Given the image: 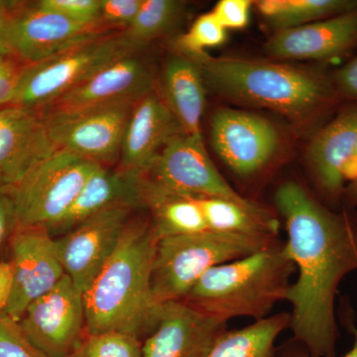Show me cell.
Instances as JSON below:
<instances>
[{"label":"cell","mask_w":357,"mask_h":357,"mask_svg":"<svg viewBox=\"0 0 357 357\" xmlns=\"http://www.w3.org/2000/svg\"><path fill=\"white\" fill-rule=\"evenodd\" d=\"M274 203L285 222L284 248L297 273L286 298L292 340L312 357H335V300L342 280L357 271V215L333 211L296 181L277 188Z\"/></svg>","instance_id":"1"},{"label":"cell","mask_w":357,"mask_h":357,"mask_svg":"<svg viewBox=\"0 0 357 357\" xmlns=\"http://www.w3.org/2000/svg\"><path fill=\"white\" fill-rule=\"evenodd\" d=\"M158 237L150 220L131 218L114 255L84 293L86 335L117 332L146 338L161 306L151 290Z\"/></svg>","instance_id":"2"},{"label":"cell","mask_w":357,"mask_h":357,"mask_svg":"<svg viewBox=\"0 0 357 357\" xmlns=\"http://www.w3.org/2000/svg\"><path fill=\"white\" fill-rule=\"evenodd\" d=\"M190 59L198 64L206 86L218 95L274 110L292 121H310L337 102L333 79L311 70L266 61L211 57L206 52Z\"/></svg>","instance_id":"3"},{"label":"cell","mask_w":357,"mask_h":357,"mask_svg":"<svg viewBox=\"0 0 357 357\" xmlns=\"http://www.w3.org/2000/svg\"><path fill=\"white\" fill-rule=\"evenodd\" d=\"M296 268L284 243L211 268L180 302L227 324L230 319L260 321L286 301Z\"/></svg>","instance_id":"4"},{"label":"cell","mask_w":357,"mask_h":357,"mask_svg":"<svg viewBox=\"0 0 357 357\" xmlns=\"http://www.w3.org/2000/svg\"><path fill=\"white\" fill-rule=\"evenodd\" d=\"M278 241L279 238L208 229L159 238L151 271L155 302L160 306L178 302L211 268L257 252Z\"/></svg>","instance_id":"5"},{"label":"cell","mask_w":357,"mask_h":357,"mask_svg":"<svg viewBox=\"0 0 357 357\" xmlns=\"http://www.w3.org/2000/svg\"><path fill=\"white\" fill-rule=\"evenodd\" d=\"M138 50L123 31L109 33L36 64L23 66L9 105L40 112L116 59Z\"/></svg>","instance_id":"6"},{"label":"cell","mask_w":357,"mask_h":357,"mask_svg":"<svg viewBox=\"0 0 357 357\" xmlns=\"http://www.w3.org/2000/svg\"><path fill=\"white\" fill-rule=\"evenodd\" d=\"M100 167L63 150L40 162L20 182L9 185L16 229L43 227L50 230L64 217L89 178Z\"/></svg>","instance_id":"7"},{"label":"cell","mask_w":357,"mask_h":357,"mask_svg":"<svg viewBox=\"0 0 357 357\" xmlns=\"http://www.w3.org/2000/svg\"><path fill=\"white\" fill-rule=\"evenodd\" d=\"M134 103H110L40 115L58 150L109 167L119 162Z\"/></svg>","instance_id":"8"},{"label":"cell","mask_w":357,"mask_h":357,"mask_svg":"<svg viewBox=\"0 0 357 357\" xmlns=\"http://www.w3.org/2000/svg\"><path fill=\"white\" fill-rule=\"evenodd\" d=\"M112 32L102 23L77 22L47 10L37 1H20L2 50L21 65H32Z\"/></svg>","instance_id":"9"},{"label":"cell","mask_w":357,"mask_h":357,"mask_svg":"<svg viewBox=\"0 0 357 357\" xmlns=\"http://www.w3.org/2000/svg\"><path fill=\"white\" fill-rule=\"evenodd\" d=\"M18 324L47 356L69 357L86 335L84 295L65 275L26 309Z\"/></svg>","instance_id":"10"},{"label":"cell","mask_w":357,"mask_h":357,"mask_svg":"<svg viewBox=\"0 0 357 357\" xmlns=\"http://www.w3.org/2000/svg\"><path fill=\"white\" fill-rule=\"evenodd\" d=\"M145 175L177 194L194 198L243 201L220 175L206 152L202 134L182 133L167 144Z\"/></svg>","instance_id":"11"},{"label":"cell","mask_w":357,"mask_h":357,"mask_svg":"<svg viewBox=\"0 0 357 357\" xmlns=\"http://www.w3.org/2000/svg\"><path fill=\"white\" fill-rule=\"evenodd\" d=\"M134 211L112 206L55 239L65 274L83 295L114 255Z\"/></svg>","instance_id":"12"},{"label":"cell","mask_w":357,"mask_h":357,"mask_svg":"<svg viewBox=\"0 0 357 357\" xmlns=\"http://www.w3.org/2000/svg\"><path fill=\"white\" fill-rule=\"evenodd\" d=\"M211 142L220 158L239 177L261 172L280 146V135L265 117L220 109L211 119Z\"/></svg>","instance_id":"13"},{"label":"cell","mask_w":357,"mask_h":357,"mask_svg":"<svg viewBox=\"0 0 357 357\" xmlns=\"http://www.w3.org/2000/svg\"><path fill=\"white\" fill-rule=\"evenodd\" d=\"M10 249L14 289L6 314L20 321L26 309L50 292L66 274L55 238L43 227L14 230Z\"/></svg>","instance_id":"14"},{"label":"cell","mask_w":357,"mask_h":357,"mask_svg":"<svg viewBox=\"0 0 357 357\" xmlns=\"http://www.w3.org/2000/svg\"><path fill=\"white\" fill-rule=\"evenodd\" d=\"M154 91L151 68L137 55L116 59L84 79L40 114L70 112L116 102H137Z\"/></svg>","instance_id":"15"},{"label":"cell","mask_w":357,"mask_h":357,"mask_svg":"<svg viewBox=\"0 0 357 357\" xmlns=\"http://www.w3.org/2000/svg\"><path fill=\"white\" fill-rule=\"evenodd\" d=\"M227 324L185 303L162 305L158 321L142 342V357H206Z\"/></svg>","instance_id":"16"},{"label":"cell","mask_w":357,"mask_h":357,"mask_svg":"<svg viewBox=\"0 0 357 357\" xmlns=\"http://www.w3.org/2000/svg\"><path fill=\"white\" fill-rule=\"evenodd\" d=\"M357 141V105L344 107L312 138L307 161L317 189L331 206L342 203L344 172Z\"/></svg>","instance_id":"17"},{"label":"cell","mask_w":357,"mask_h":357,"mask_svg":"<svg viewBox=\"0 0 357 357\" xmlns=\"http://www.w3.org/2000/svg\"><path fill=\"white\" fill-rule=\"evenodd\" d=\"M39 112L7 105L0 109V183L13 185L57 152Z\"/></svg>","instance_id":"18"},{"label":"cell","mask_w":357,"mask_h":357,"mask_svg":"<svg viewBox=\"0 0 357 357\" xmlns=\"http://www.w3.org/2000/svg\"><path fill=\"white\" fill-rule=\"evenodd\" d=\"M357 46V7L326 20L280 30L266 44L270 57L284 60H331Z\"/></svg>","instance_id":"19"},{"label":"cell","mask_w":357,"mask_h":357,"mask_svg":"<svg viewBox=\"0 0 357 357\" xmlns=\"http://www.w3.org/2000/svg\"><path fill=\"white\" fill-rule=\"evenodd\" d=\"M182 133L163 98L152 91L134 103L117 168L146 173L167 144Z\"/></svg>","instance_id":"20"},{"label":"cell","mask_w":357,"mask_h":357,"mask_svg":"<svg viewBox=\"0 0 357 357\" xmlns=\"http://www.w3.org/2000/svg\"><path fill=\"white\" fill-rule=\"evenodd\" d=\"M143 176L119 168L110 170L109 167H100L89 178L64 217L48 230L49 234L54 238L64 236L79 223L112 206L143 210Z\"/></svg>","instance_id":"21"},{"label":"cell","mask_w":357,"mask_h":357,"mask_svg":"<svg viewBox=\"0 0 357 357\" xmlns=\"http://www.w3.org/2000/svg\"><path fill=\"white\" fill-rule=\"evenodd\" d=\"M163 91L167 107L185 134H202L206 83L198 64L175 53L166 61Z\"/></svg>","instance_id":"22"},{"label":"cell","mask_w":357,"mask_h":357,"mask_svg":"<svg viewBox=\"0 0 357 357\" xmlns=\"http://www.w3.org/2000/svg\"><path fill=\"white\" fill-rule=\"evenodd\" d=\"M142 208L159 238L197 234L208 229L206 220L192 197L177 194L143 176Z\"/></svg>","instance_id":"23"},{"label":"cell","mask_w":357,"mask_h":357,"mask_svg":"<svg viewBox=\"0 0 357 357\" xmlns=\"http://www.w3.org/2000/svg\"><path fill=\"white\" fill-rule=\"evenodd\" d=\"M194 198V197H192ZM208 230L241 236L279 238L280 222L266 206L245 199L194 198Z\"/></svg>","instance_id":"24"},{"label":"cell","mask_w":357,"mask_h":357,"mask_svg":"<svg viewBox=\"0 0 357 357\" xmlns=\"http://www.w3.org/2000/svg\"><path fill=\"white\" fill-rule=\"evenodd\" d=\"M289 325L290 314L281 312L243 328H227L206 357H278L276 340Z\"/></svg>","instance_id":"25"},{"label":"cell","mask_w":357,"mask_h":357,"mask_svg":"<svg viewBox=\"0 0 357 357\" xmlns=\"http://www.w3.org/2000/svg\"><path fill=\"white\" fill-rule=\"evenodd\" d=\"M256 7L277 31L326 20L357 7L356 0H260Z\"/></svg>","instance_id":"26"},{"label":"cell","mask_w":357,"mask_h":357,"mask_svg":"<svg viewBox=\"0 0 357 357\" xmlns=\"http://www.w3.org/2000/svg\"><path fill=\"white\" fill-rule=\"evenodd\" d=\"M184 3L177 0H142L139 11L124 34L138 49L163 36L180 20Z\"/></svg>","instance_id":"27"},{"label":"cell","mask_w":357,"mask_h":357,"mask_svg":"<svg viewBox=\"0 0 357 357\" xmlns=\"http://www.w3.org/2000/svg\"><path fill=\"white\" fill-rule=\"evenodd\" d=\"M69 357H142V340L117 332L86 335Z\"/></svg>","instance_id":"28"},{"label":"cell","mask_w":357,"mask_h":357,"mask_svg":"<svg viewBox=\"0 0 357 357\" xmlns=\"http://www.w3.org/2000/svg\"><path fill=\"white\" fill-rule=\"evenodd\" d=\"M225 39L227 30L218 22L211 11L199 16L189 31L180 35L173 45L177 51L176 53L191 58L206 53V49L222 45Z\"/></svg>","instance_id":"29"},{"label":"cell","mask_w":357,"mask_h":357,"mask_svg":"<svg viewBox=\"0 0 357 357\" xmlns=\"http://www.w3.org/2000/svg\"><path fill=\"white\" fill-rule=\"evenodd\" d=\"M0 357H48L30 342L18 324L0 312Z\"/></svg>","instance_id":"30"},{"label":"cell","mask_w":357,"mask_h":357,"mask_svg":"<svg viewBox=\"0 0 357 357\" xmlns=\"http://www.w3.org/2000/svg\"><path fill=\"white\" fill-rule=\"evenodd\" d=\"M38 6L77 22L100 23L102 0H40Z\"/></svg>","instance_id":"31"},{"label":"cell","mask_w":357,"mask_h":357,"mask_svg":"<svg viewBox=\"0 0 357 357\" xmlns=\"http://www.w3.org/2000/svg\"><path fill=\"white\" fill-rule=\"evenodd\" d=\"M142 0H102L100 21L114 31L128 29L139 11Z\"/></svg>","instance_id":"32"},{"label":"cell","mask_w":357,"mask_h":357,"mask_svg":"<svg viewBox=\"0 0 357 357\" xmlns=\"http://www.w3.org/2000/svg\"><path fill=\"white\" fill-rule=\"evenodd\" d=\"M252 1L249 0H220L211 13L227 29H243L248 24Z\"/></svg>","instance_id":"33"},{"label":"cell","mask_w":357,"mask_h":357,"mask_svg":"<svg viewBox=\"0 0 357 357\" xmlns=\"http://www.w3.org/2000/svg\"><path fill=\"white\" fill-rule=\"evenodd\" d=\"M22 67L13 56L0 50V109L13 102Z\"/></svg>","instance_id":"34"},{"label":"cell","mask_w":357,"mask_h":357,"mask_svg":"<svg viewBox=\"0 0 357 357\" xmlns=\"http://www.w3.org/2000/svg\"><path fill=\"white\" fill-rule=\"evenodd\" d=\"M342 321L345 328L351 333L352 345L351 349L342 357H357V326L352 316L351 309L347 305H342ZM278 357H312L302 344L291 340L287 344L278 349Z\"/></svg>","instance_id":"35"},{"label":"cell","mask_w":357,"mask_h":357,"mask_svg":"<svg viewBox=\"0 0 357 357\" xmlns=\"http://www.w3.org/2000/svg\"><path fill=\"white\" fill-rule=\"evenodd\" d=\"M16 229L15 211L9 185L0 183V249Z\"/></svg>","instance_id":"36"},{"label":"cell","mask_w":357,"mask_h":357,"mask_svg":"<svg viewBox=\"0 0 357 357\" xmlns=\"http://www.w3.org/2000/svg\"><path fill=\"white\" fill-rule=\"evenodd\" d=\"M333 83L338 95L357 102V57L335 73Z\"/></svg>","instance_id":"37"},{"label":"cell","mask_w":357,"mask_h":357,"mask_svg":"<svg viewBox=\"0 0 357 357\" xmlns=\"http://www.w3.org/2000/svg\"><path fill=\"white\" fill-rule=\"evenodd\" d=\"M14 269L13 262L0 261V312L6 314L13 297Z\"/></svg>","instance_id":"38"},{"label":"cell","mask_w":357,"mask_h":357,"mask_svg":"<svg viewBox=\"0 0 357 357\" xmlns=\"http://www.w3.org/2000/svg\"><path fill=\"white\" fill-rule=\"evenodd\" d=\"M18 4H20V1L0 0V50H2L7 29L13 20Z\"/></svg>","instance_id":"39"},{"label":"cell","mask_w":357,"mask_h":357,"mask_svg":"<svg viewBox=\"0 0 357 357\" xmlns=\"http://www.w3.org/2000/svg\"><path fill=\"white\" fill-rule=\"evenodd\" d=\"M344 178L347 185L357 182V141L354 153H352L351 158L345 169Z\"/></svg>","instance_id":"40"},{"label":"cell","mask_w":357,"mask_h":357,"mask_svg":"<svg viewBox=\"0 0 357 357\" xmlns=\"http://www.w3.org/2000/svg\"><path fill=\"white\" fill-rule=\"evenodd\" d=\"M342 203L347 208H356L357 206V182L351 183L345 187Z\"/></svg>","instance_id":"41"}]
</instances>
